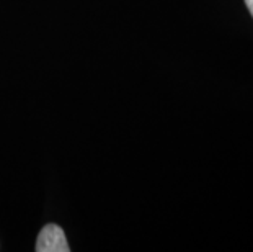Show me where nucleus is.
Instances as JSON below:
<instances>
[{
    "mask_svg": "<svg viewBox=\"0 0 253 252\" xmlns=\"http://www.w3.org/2000/svg\"><path fill=\"white\" fill-rule=\"evenodd\" d=\"M38 252H69L71 248L67 244L66 234L57 224H46L41 229L40 236L36 239Z\"/></svg>",
    "mask_w": 253,
    "mask_h": 252,
    "instance_id": "1",
    "label": "nucleus"
},
{
    "mask_svg": "<svg viewBox=\"0 0 253 252\" xmlns=\"http://www.w3.org/2000/svg\"><path fill=\"white\" fill-rule=\"evenodd\" d=\"M245 5H247V8L250 10V13H252V17H253V0H245Z\"/></svg>",
    "mask_w": 253,
    "mask_h": 252,
    "instance_id": "2",
    "label": "nucleus"
}]
</instances>
